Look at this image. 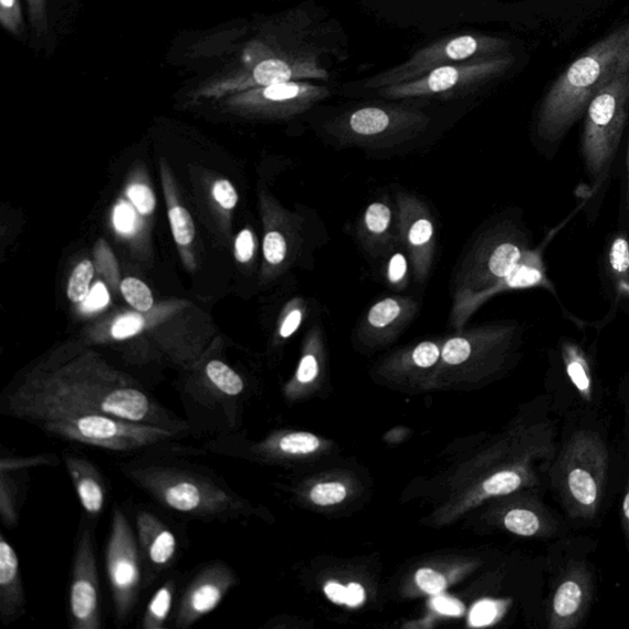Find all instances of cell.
<instances>
[{
  "mask_svg": "<svg viewBox=\"0 0 629 629\" xmlns=\"http://www.w3.org/2000/svg\"><path fill=\"white\" fill-rule=\"evenodd\" d=\"M52 411L107 415L192 437L185 417L130 377L101 366L68 365L38 371L10 386L0 398V413L18 421Z\"/></svg>",
  "mask_w": 629,
  "mask_h": 629,
  "instance_id": "obj_1",
  "label": "cell"
},
{
  "mask_svg": "<svg viewBox=\"0 0 629 629\" xmlns=\"http://www.w3.org/2000/svg\"><path fill=\"white\" fill-rule=\"evenodd\" d=\"M198 450L178 445L133 455L118 465L130 481L163 509L201 522H232L251 512L249 503L217 472L184 456Z\"/></svg>",
  "mask_w": 629,
  "mask_h": 629,
  "instance_id": "obj_2",
  "label": "cell"
},
{
  "mask_svg": "<svg viewBox=\"0 0 629 629\" xmlns=\"http://www.w3.org/2000/svg\"><path fill=\"white\" fill-rule=\"evenodd\" d=\"M629 71V24L583 52L552 84L538 113L539 139L555 144L581 120L597 92Z\"/></svg>",
  "mask_w": 629,
  "mask_h": 629,
  "instance_id": "obj_3",
  "label": "cell"
},
{
  "mask_svg": "<svg viewBox=\"0 0 629 629\" xmlns=\"http://www.w3.org/2000/svg\"><path fill=\"white\" fill-rule=\"evenodd\" d=\"M25 423L62 442L131 456L150 450L183 445V440L190 438L107 415L52 411L30 417Z\"/></svg>",
  "mask_w": 629,
  "mask_h": 629,
  "instance_id": "obj_4",
  "label": "cell"
},
{
  "mask_svg": "<svg viewBox=\"0 0 629 629\" xmlns=\"http://www.w3.org/2000/svg\"><path fill=\"white\" fill-rule=\"evenodd\" d=\"M246 383L223 361H209L203 376L187 380L180 389L185 419L192 437L233 434L243 415Z\"/></svg>",
  "mask_w": 629,
  "mask_h": 629,
  "instance_id": "obj_5",
  "label": "cell"
},
{
  "mask_svg": "<svg viewBox=\"0 0 629 629\" xmlns=\"http://www.w3.org/2000/svg\"><path fill=\"white\" fill-rule=\"evenodd\" d=\"M629 113V71L596 93L585 111L582 156L586 172L602 183L610 170Z\"/></svg>",
  "mask_w": 629,
  "mask_h": 629,
  "instance_id": "obj_6",
  "label": "cell"
},
{
  "mask_svg": "<svg viewBox=\"0 0 629 629\" xmlns=\"http://www.w3.org/2000/svg\"><path fill=\"white\" fill-rule=\"evenodd\" d=\"M104 571L110 586L114 625H128L145 591L143 560L135 530L121 506L112 508L104 548Z\"/></svg>",
  "mask_w": 629,
  "mask_h": 629,
  "instance_id": "obj_7",
  "label": "cell"
},
{
  "mask_svg": "<svg viewBox=\"0 0 629 629\" xmlns=\"http://www.w3.org/2000/svg\"><path fill=\"white\" fill-rule=\"evenodd\" d=\"M510 46L506 38L476 33L450 36L417 51L400 66L369 78L364 82V88L379 90L416 80L439 67L505 56L509 54Z\"/></svg>",
  "mask_w": 629,
  "mask_h": 629,
  "instance_id": "obj_8",
  "label": "cell"
},
{
  "mask_svg": "<svg viewBox=\"0 0 629 629\" xmlns=\"http://www.w3.org/2000/svg\"><path fill=\"white\" fill-rule=\"evenodd\" d=\"M516 57L510 54L439 67L426 76L397 86L379 89L389 100H452L471 96L487 84L506 75Z\"/></svg>",
  "mask_w": 629,
  "mask_h": 629,
  "instance_id": "obj_9",
  "label": "cell"
},
{
  "mask_svg": "<svg viewBox=\"0 0 629 629\" xmlns=\"http://www.w3.org/2000/svg\"><path fill=\"white\" fill-rule=\"evenodd\" d=\"M528 250L527 238L517 227L503 223L489 230L459 268L454 300L475 295L507 278Z\"/></svg>",
  "mask_w": 629,
  "mask_h": 629,
  "instance_id": "obj_10",
  "label": "cell"
},
{
  "mask_svg": "<svg viewBox=\"0 0 629 629\" xmlns=\"http://www.w3.org/2000/svg\"><path fill=\"white\" fill-rule=\"evenodd\" d=\"M429 121L426 113L410 108L364 107L335 118L328 130L344 144L382 146L416 137Z\"/></svg>",
  "mask_w": 629,
  "mask_h": 629,
  "instance_id": "obj_11",
  "label": "cell"
},
{
  "mask_svg": "<svg viewBox=\"0 0 629 629\" xmlns=\"http://www.w3.org/2000/svg\"><path fill=\"white\" fill-rule=\"evenodd\" d=\"M97 522L81 517L68 586V626L70 629H101L100 575L96 552Z\"/></svg>",
  "mask_w": 629,
  "mask_h": 629,
  "instance_id": "obj_12",
  "label": "cell"
},
{
  "mask_svg": "<svg viewBox=\"0 0 629 629\" xmlns=\"http://www.w3.org/2000/svg\"><path fill=\"white\" fill-rule=\"evenodd\" d=\"M238 584V575L229 563L217 560L203 564L178 596L173 627H194L216 611Z\"/></svg>",
  "mask_w": 629,
  "mask_h": 629,
  "instance_id": "obj_13",
  "label": "cell"
},
{
  "mask_svg": "<svg viewBox=\"0 0 629 629\" xmlns=\"http://www.w3.org/2000/svg\"><path fill=\"white\" fill-rule=\"evenodd\" d=\"M396 205L398 233L410 255L415 279L424 283L431 275L437 250L433 216L428 206L410 192H397Z\"/></svg>",
  "mask_w": 629,
  "mask_h": 629,
  "instance_id": "obj_14",
  "label": "cell"
},
{
  "mask_svg": "<svg viewBox=\"0 0 629 629\" xmlns=\"http://www.w3.org/2000/svg\"><path fill=\"white\" fill-rule=\"evenodd\" d=\"M133 514L146 591L175 567L180 559L181 541L169 523L152 509L141 506L135 508Z\"/></svg>",
  "mask_w": 629,
  "mask_h": 629,
  "instance_id": "obj_15",
  "label": "cell"
},
{
  "mask_svg": "<svg viewBox=\"0 0 629 629\" xmlns=\"http://www.w3.org/2000/svg\"><path fill=\"white\" fill-rule=\"evenodd\" d=\"M532 287L552 288L547 275H544L540 254L528 250L526 255L521 258L520 264L507 278L496 283L495 286L475 293V295L454 300L450 320H452L455 328L461 329L472 314L489 299L499 295V293Z\"/></svg>",
  "mask_w": 629,
  "mask_h": 629,
  "instance_id": "obj_16",
  "label": "cell"
},
{
  "mask_svg": "<svg viewBox=\"0 0 629 629\" xmlns=\"http://www.w3.org/2000/svg\"><path fill=\"white\" fill-rule=\"evenodd\" d=\"M84 514L98 522L110 499V488L101 470L86 456L65 450L62 454Z\"/></svg>",
  "mask_w": 629,
  "mask_h": 629,
  "instance_id": "obj_17",
  "label": "cell"
},
{
  "mask_svg": "<svg viewBox=\"0 0 629 629\" xmlns=\"http://www.w3.org/2000/svg\"><path fill=\"white\" fill-rule=\"evenodd\" d=\"M26 614V594L19 555L5 533L0 534V621L4 627Z\"/></svg>",
  "mask_w": 629,
  "mask_h": 629,
  "instance_id": "obj_18",
  "label": "cell"
},
{
  "mask_svg": "<svg viewBox=\"0 0 629 629\" xmlns=\"http://www.w3.org/2000/svg\"><path fill=\"white\" fill-rule=\"evenodd\" d=\"M418 312L412 298H385L366 312L362 330L369 338L389 339L410 324Z\"/></svg>",
  "mask_w": 629,
  "mask_h": 629,
  "instance_id": "obj_19",
  "label": "cell"
},
{
  "mask_svg": "<svg viewBox=\"0 0 629 629\" xmlns=\"http://www.w3.org/2000/svg\"><path fill=\"white\" fill-rule=\"evenodd\" d=\"M393 223L394 212L389 205L376 201L366 207L360 236L364 247L372 255H383L395 245L396 234H394Z\"/></svg>",
  "mask_w": 629,
  "mask_h": 629,
  "instance_id": "obj_20",
  "label": "cell"
},
{
  "mask_svg": "<svg viewBox=\"0 0 629 629\" xmlns=\"http://www.w3.org/2000/svg\"><path fill=\"white\" fill-rule=\"evenodd\" d=\"M30 471L0 470V520L8 530L20 523V510L27 496Z\"/></svg>",
  "mask_w": 629,
  "mask_h": 629,
  "instance_id": "obj_21",
  "label": "cell"
},
{
  "mask_svg": "<svg viewBox=\"0 0 629 629\" xmlns=\"http://www.w3.org/2000/svg\"><path fill=\"white\" fill-rule=\"evenodd\" d=\"M180 581L181 575L174 573L159 585L145 607L141 628L165 629L167 627V624L173 620Z\"/></svg>",
  "mask_w": 629,
  "mask_h": 629,
  "instance_id": "obj_22",
  "label": "cell"
},
{
  "mask_svg": "<svg viewBox=\"0 0 629 629\" xmlns=\"http://www.w3.org/2000/svg\"><path fill=\"white\" fill-rule=\"evenodd\" d=\"M63 463L54 453H42L35 455H15L2 449L0 453V470L3 471H31L38 467H57Z\"/></svg>",
  "mask_w": 629,
  "mask_h": 629,
  "instance_id": "obj_23",
  "label": "cell"
},
{
  "mask_svg": "<svg viewBox=\"0 0 629 629\" xmlns=\"http://www.w3.org/2000/svg\"><path fill=\"white\" fill-rule=\"evenodd\" d=\"M291 240L282 230L274 229L266 233L264 239V256L272 267L285 265L291 254Z\"/></svg>",
  "mask_w": 629,
  "mask_h": 629,
  "instance_id": "obj_24",
  "label": "cell"
},
{
  "mask_svg": "<svg viewBox=\"0 0 629 629\" xmlns=\"http://www.w3.org/2000/svg\"><path fill=\"white\" fill-rule=\"evenodd\" d=\"M569 487L573 498L584 507H591L597 499V485L589 471L574 468L570 472Z\"/></svg>",
  "mask_w": 629,
  "mask_h": 629,
  "instance_id": "obj_25",
  "label": "cell"
},
{
  "mask_svg": "<svg viewBox=\"0 0 629 629\" xmlns=\"http://www.w3.org/2000/svg\"><path fill=\"white\" fill-rule=\"evenodd\" d=\"M583 599L581 585L573 581L563 583L554 596L553 610L560 618H567L578 611Z\"/></svg>",
  "mask_w": 629,
  "mask_h": 629,
  "instance_id": "obj_26",
  "label": "cell"
},
{
  "mask_svg": "<svg viewBox=\"0 0 629 629\" xmlns=\"http://www.w3.org/2000/svg\"><path fill=\"white\" fill-rule=\"evenodd\" d=\"M93 277V266L90 261H82L69 279L67 295L71 301L82 302L90 295V283Z\"/></svg>",
  "mask_w": 629,
  "mask_h": 629,
  "instance_id": "obj_27",
  "label": "cell"
},
{
  "mask_svg": "<svg viewBox=\"0 0 629 629\" xmlns=\"http://www.w3.org/2000/svg\"><path fill=\"white\" fill-rule=\"evenodd\" d=\"M121 291L135 310L148 311L153 307V295L148 287L137 278H125L121 285Z\"/></svg>",
  "mask_w": 629,
  "mask_h": 629,
  "instance_id": "obj_28",
  "label": "cell"
},
{
  "mask_svg": "<svg viewBox=\"0 0 629 629\" xmlns=\"http://www.w3.org/2000/svg\"><path fill=\"white\" fill-rule=\"evenodd\" d=\"M173 234L178 245H190L194 241L196 229L194 219L187 209L175 207L170 211Z\"/></svg>",
  "mask_w": 629,
  "mask_h": 629,
  "instance_id": "obj_29",
  "label": "cell"
},
{
  "mask_svg": "<svg viewBox=\"0 0 629 629\" xmlns=\"http://www.w3.org/2000/svg\"><path fill=\"white\" fill-rule=\"evenodd\" d=\"M320 446V440L310 433H290L278 440L282 453L298 455L314 452Z\"/></svg>",
  "mask_w": 629,
  "mask_h": 629,
  "instance_id": "obj_30",
  "label": "cell"
},
{
  "mask_svg": "<svg viewBox=\"0 0 629 629\" xmlns=\"http://www.w3.org/2000/svg\"><path fill=\"white\" fill-rule=\"evenodd\" d=\"M505 523L509 531L521 534V537H532L540 529V520L537 514L523 509L509 511Z\"/></svg>",
  "mask_w": 629,
  "mask_h": 629,
  "instance_id": "obj_31",
  "label": "cell"
},
{
  "mask_svg": "<svg viewBox=\"0 0 629 629\" xmlns=\"http://www.w3.org/2000/svg\"><path fill=\"white\" fill-rule=\"evenodd\" d=\"M521 485V477L517 472L505 471L492 476L485 482L484 488L490 496L509 495Z\"/></svg>",
  "mask_w": 629,
  "mask_h": 629,
  "instance_id": "obj_32",
  "label": "cell"
},
{
  "mask_svg": "<svg viewBox=\"0 0 629 629\" xmlns=\"http://www.w3.org/2000/svg\"><path fill=\"white\" fill-rule=\"evenodd\" d=\"M144 329V320L141 314L129 313L113 323L111 334L114 340L123 341L140 334Z\"/></svg>",
  "mask_w": 629,
  "mask_h": 629,
  "instance_id": "obj_33",
  "label": "cell"
},
{
  "mask_svg": "<svg viewBox=\"0 0 629 629\" xmlns=\"http://www.w3.org/2000/svg\"><path fill=\"white\" fill-rule=\"evenodd\" d=\"M347 496L341 484H321L311 490V500L318 506L338 505Z\"/></svg>",
  "mask_w": 629,
  "mask_h": 629,
  "instance_id": "obj_34",
  "label": "cell"
},
{
  "mask_svg": "<svg viewBox=\"0 0 629 629\" xmlns=\"http://www.w3.org/2000/svg\"><path fill=\"white\" fill-rule=\"evenodd\" d=\"M387 280L390 285L401 290L407 286L408 264L407 258L401 253H395L387 265Z\"/></svg>",
  "mask_w": 629,
  "mask_h": 629,
  "instance_id": "obj_35",
  "label": "cell"
},
{
  "mask_svg": "<svg viewBox=\"0 0 629 629\" xmlns=\"http://www.w3.org/2000/svg\"><path fill=\"white\" fill-rule=\"evenodd\" d=\"M570 358H569V374L573 384L576 386L582 393H588L591 387V382L588 374H586L585 366L583 361L580 358L578 353L575 350H569Z\"/></svg>",
  "mask_w": 629,
  "mask_h": 629,
  "instance_id": "obj_36",
  "label": "cell"
},
{
  "mask_svg": "<svg viewBox=\"0 0 629 629\" xmlns=\"http://www.w3.org/2000/svg\"><path fill=\"white\" fill-rule=\"evenodd\" d=\"M416 582L423 592L438 595L445 589L446 581L444 576L433 570H419L416 574Z\"/></svg>",
  "mask_w": 629,
  "mask_h": 629,
  "instance_id": "obj_37",
  "label": "cell"
},
{
  "mask_svg": "<svg viewBox=\"0 0 629 629\" xmlns=\"http://www.w3.org/2000/svg\"><path fill=\"white\" fill-rule=\"evenodd\" d=\"M129 196L142 214H151L154 211L155 197L150 187L133 185L130 187Z\"/></svg>",
  "mask_w": 629,
  "mask_h": 629,
  "instance_id": "obj_38",
  "label": "cell"
},
{
  "mask_svg": "<svg viewBox=\"0 0 629 629\" xmlns=\"http://www.w3.org/2000/svg\"><path fill=\"white\" fill-rule=\"evenodd\" d=\"M611 266L618 276L626 275L629 269V246L625 239H616L611 247Z\"/></svg>",
  "mask_w": 629,
  "mask_h": 629,
  "instance_id": "obj_39",
  "label": "cell"
},
{
  "mask_svg": "<svg viewBox=\"0 0 629 629\" xmlns=\"http://www.w3.org/2000/svg\"><path fill=\"white\" fill-rule=\"evenodd\" d=\"M497 616V605L492 602H481L472 610L470 621L472 626L489 625Z\"/></svg>",
  "mask_w": 629,
  "mask_h": 629,
  "instance_id": "obj_40",
  "label": "cell"
},
{
  "mask_svg": "<svg viewBox=\"0 0 629 629\" xmlns=\"http://www.w3.org/2000/svg\"><path fill=\"white\" fill-rule=\"evenodd\" d=\"M114 227L119 232L129 234L133 232L135 224V216L133 209L128 203H120L117 209H114L113 214Z\"/></svg>",
  "mask_w": 629,
  "mask_h": 629,
  "instance_id": "obj_41",
  "label": "cell"
},
{
  "mask_svg": "<svg viewBox=\"0 0 629 629\" xmlns=\"http://www.w3.org/2000/svg\"><path fill=\"white\" fill-rule=\"evenodd\" d=\"M255 254V239L250 230L245 229L241 232L235 243V255L240 262L246 264Z\"/></svg>",
  "mask_w": 629,
  "mask_h": 629,
  "instance_id": "obj_42",
  "label": "cell"
},
{
  "mask_svg": "<svg viewBox=\"0 0 629 629\" xmlns=\"http://www.w3.org/2000/svg\"><path fill=\"white\" fill-rule=\"evenodd\" d=\"M319 374V362L312 352L304 354L297 372V379L300 384L311 383Z\"/></svg>",
  "mask_w": 629,
  "mask_h": 629,
  "instance_id": "obj_43",
  "label": "cell"
},
{
  "mask_svg": "<svg viewBox=\"0 0 629 629\" xmlns=\"http://www.w3.org/2000/svg\"><path fill=\"white\" fill-rule=\"evenodd\" d=\"M217 202L225 209H233L238 205V194L229 181H218L213 188Z\"/></svg>",
  "mask_w": 629,
  "mask_h": 629,
  "instance_id": "obj_44",
  "label": "cell"
},
{
  "mask_svg": "<svg viewBox=\"0 0 629 629\" xmlns=\"http://www.w3.org/2000/svg\"><path fill=\"white\" fill-rule=\"evenodd\" d=\"M110 301V295L107 289L102 285V283H98V285L93 286L90 291V295L86 300H84V309L88 311H97L108 306Z\"/></svg>",
  "mask_w": 629,
  "mask_h": 629,
  "instance_id": "obj_45",
  "label": "cell"
},
{
  "mask_svg": "<svg viewBox=\"0 0 629 629\" xmlns=\"http://www.w3.org/2000/svg\"><path fill=\"white\" fill-rule=\"evenodd\" d=\"M432 604L435 611L448 616H460L465 611L463 603L452 599V597L438 596Z\"/></svg>",
  "mask_w": 629,
  "mask_h": 629,
  "instance_id": "obj_46",
  "label": "cell"
},
{
  "mask_svg": "<svg viewBox=\"0 0 629 629\" xmlns=\"http://www.w3.org/2000/svg\"><path fill=\"white\" fill-rule=\"evenodd\" d=\"M304 319V312L301 309L296 308L288 312L285 320L282 322L279 329V334L282 339H289L290 335L295 334L300 328Z\"/></svg>",
  "mask_w": 629,
  "mask_h": 629,
  "instance_id": "obj_47",
  "label": "cell"
},
{
  "mask_svg": "<svg viewBox=\"0 0 629 629\" xmlns=\"http://www.w3.org/2000/svg\"><path fill=\"white\" fill-rule=\"evenodd\" d=\"M324 593L329 596V599L335 604H345L347 602V588L339 583H329L324 586Z\"/></svg>",
  "mask_w": 629,
  "mask_h": 629,
  "instance_id": "obj_48",
  "label": "cell"
},
{
  "mask_svg": "<svg viewBox=\"0 0 629 629\" xmlns=\"http://www.w3.org/2000/svg\"><path fill=\"white\" fill-rule=\"evenodd\" d=\"M365 593L361 584L352 583L347 586V602L345 604L355 607L363 604Z\"/></svg>",
  "mask_w": 629,
  "mask_h": 629,
  "instance_id": "obj_49",
  "label": "cell"
},
{
  "mask_svg": "<svg viewBox=\"0 0 629 629\" xmlns=\"http://www.w3.org/2000/svg\"><path fill=\"white\" fill-rule=\"evenodd\" d=\"M626 202L629 206V143L627 152V191H626Z\"/></svg>",
  "mask_w": 629,
  "mask_h": 629,
  "instance_id": "obj_50",
  "label": "cell"
},
{
  "mask_svg": "<svg viewBox=\"0 0 629 629\" xmlns=\"http://www.w3.org/2000/svg\"><path fill=\"white\" fill-rule=\"evenodd\" d=\"M624 512L627 520H629V493H627V496L624 501Z\"/></svg>",
  "mask_w": 629,
  "mask_h": 629,
  "instance_id": "obj_51",
  "label": "cell"
},
{
  "mask_svg": "<svg viewBox=\"0 0 629 629\" xmlns=\"http://www.w3.org/2000/svg\"><path fill=\"white\" fill-rule=\"evenodd\" d=\"M15 3V0H2V7L4 9L12 8Z\"/></svg>",
  "mask_w": 629,
  "mask_h": 629,
  "instance_id": "obj_52",
  "label": "cell"
}]
</instances>
